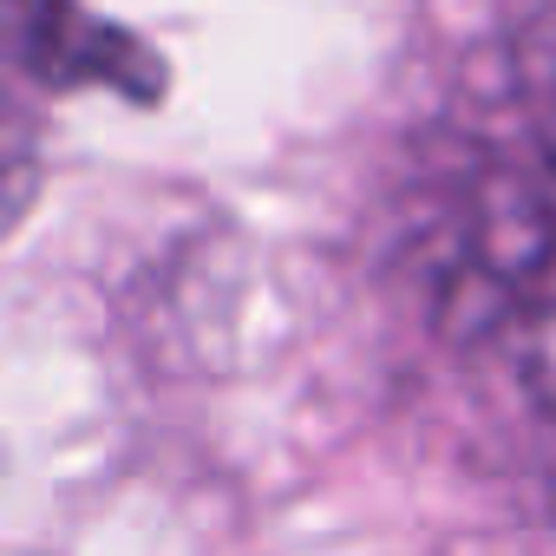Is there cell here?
Returning a JSON list of instances; mask_svg holds the SVG:
<instances>
[{"mask_svg": "<svg viewBox=\"0 0 556 556\" xmlns=\"http://www.w3.org/2000/svg\"><path fill=\"white\" fill-rule=\"evenodd\" d=\"M523 387L556 419V268L543 275V289L523 302Z\"/></svg>", "mask_w": 556, "mask_h": 556, "instance_id": "1", "label": "cell"}, {"mask_svg": "<svg viewBox=\"0 0 556 556\" xmlns=\"http://www.w3.org/2000/svg\"><path fill=\"white\" fill-rule=\"evenodd\" d=\"M549 151H556V112H549Z\"/></svg>", "mask_w": 556, "mask_h": 556, "instance_id": "2", "label": "cell"}]
</instances>
